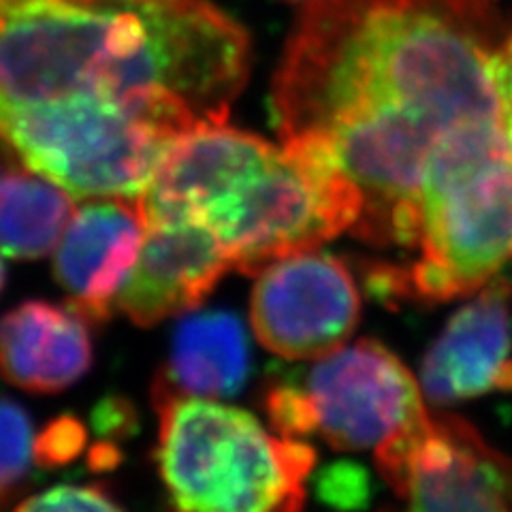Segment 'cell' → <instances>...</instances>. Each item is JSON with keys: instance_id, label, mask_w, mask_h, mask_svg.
Returning <instances> with one entry per match:
<instances>
[{"instance_id": "obj_1", "label": "cell", "mask_w": 512, "mask_h": 512, "mask_svg": "<svg viewBox=\"0 0 512 512\" xmlns=\"http://www.w3.org/2000/svg\"><path fill=\"white\" fill-rule=\"evenodd\" d=\"M487 0H308L274 82L282 146L355 192L357 235L414 248L444 160L512 137Z\"/></svg>"}, {"instance_id": "obj_2", "label": "cell", "mask_w": 512, "mask_h": 512, "mask_svg": "<svg viewBox=\"0 0 512 512\" xmlns=\"http://www.w3.org/2000/svg\"><path fill=\"white\" fill-rule=\"evenodd\" d=\"M248 69L246 32L201 0H0V143L73 199L137 201Z\"/></svg>"}, {"instance_id": "obj_3", "label": "cell", "mask_w": 512, "mask_h": 512, "mask_svg": "<svg viewBox=\"0 0 512 512\" xmlns=\"http://www.w3.org/2000/svg\"><path fill=\"white\" fill-rule=\"evenodd\" d=\"M137 203L146 224H203L244 274L316 250L361 216L348 186L284 146L224 124H199L175 141Z\"/></svg>"}, {"instance_id": "obj_4", "label": "cell", "mask_w": 512, "mask_h": 512, "mask_svg": "<svg viewBox=\"0 0 512 512\" xmlns=\"http://www.w3.org/2000/svg\"><path fill=\"white\" fill-rule=\"evenodd\" d=\"M158 472L173 512H301L314 448L252 414L154 384Z\"/></svg>"}, {"instance_id": "obj_5", "label": "cell", "mask_w": 512, "mask_h": 512, "mask_svg": "<svg viewBox=\"0 0 512 512\" xmlns=\"http://www.w3.org/2000/svg\"><path fill=\"white\" fill-rule=\"evenodd\" d=\"M267 410L282 436L316 434L344 451L374 453L429 414L408 367L376 340L318 357L299 387L267 393Z\"/></svg>"}, {"instance_id": "obj_6", "label": "cell", "mask_w": 512, "mask_h": 512, "mask_svg": "<svg viewBox=\"0 0 512 512\" xmlns=\"http://www.w3.org/2000/svg\"><path fill=\"white\" fill-rule=\"evenodd\" d=\"M404 512H512V461L455 416H431L374 453Z\"/></svg>"}, {"instance_id": "obj_7", "label": "cell", "mask_w": 512, "mask_h": 512, "mask_svg": "<svg viewBox=\"0 0 512 512\" xmlns=\"http://www.w3.org/2000/svg\"><path fill=\"white\" fill-rule=\"evenodd\" d=\"M359 312L350 269L318 248L288 254L259 271L250 301L256 338L284 359H318L342 346Z\"/></svg>"}, {"instance_id": "obj_8", "label": "cell", "mask_w": 512, "mask_h": 512, "mask_svg": "<svg viewBox=\"0 0 512 512\" xmlns=\"http://www.w3.org/2000/svg\"><path fill=\"white\" fill-rule=\"evenodd\" d=\"M146 220L135 199H86L73 210L54 248V276L69 306L101 323L139 259Z\"/></svg>"}, {"instance_id": "obj_9", "label": "cell", "mask_w": 512, "mask_h": 512, "mask_svg": "<svg viewBox=\"0 0 512 512\" xmlns=\"http://www.w3.org/2000/svg\"><path fill=\"white\" fill-rule=\"evenodd\" d=\"M231 269L227 250L203 224H146L139 259L116 299V310L139 327L158 325L197 308Z\"/></svg>"}, {"instance_id": "obj_10", "label": "cell", "mask_w": 512, "mask_h": 512, "mask_svg": "<svg viewBox=\"0 0 512 512\" xmlns=\"http://www.w3.org/2000/svg\"><path fill=\"white\" fill-rule=\"evenodd\" d=\"M421 382L434 404L512 391L510 291L502 278L480 288L429 348Z\"/></svg>"}, {"instance_id": "obj_11", "label": "cell", "mask_w": 512, "mask_h": 512, "mask_svg": "<svg viewBox=\"0 0 512 512\" xmlns=\"http://www.w3.org/2000/svg\"><path fill=\"white\" fill-rule=\"evenodd\" d=\"M92 365L88 320L47 301L20 303L0 318V374L32 393H60Z\"/></svg>"}, {"instance_id": "obj_12", "label": "cell", "mask_w": 512, "mask_h": 512, "mask_svg": "<svg viewBox=\"0 0 512 512\" xmlns=\"http://www.w3.org/2000/svg\"><path fill=\"white\" fill-rule=\"evenodd\" d=\"M250 367L246 331L229 312H201L175 329L167 372L156 382L201 397H227L244 387Z\"/></svg>"}, {"instance_id": "obj_13", "label": "cell", "mask_w": 512, "mask_h": 512, "mask_svg": "<svg viewBox=\"0 0 512 512\" xmlns=\"http://www.w3.org/2000/svg\"><path fill=\"white\" fill-rule=\"evenodd\" d=\"M0 143V250L13 259L52 252L73 214L71 195Z\"/></svg>"}, {"instance_id": "obj_14", "label": "cell", "mask_w": 512, "mask_h": 512, "mask_svg": "<svg viewBox=\"0 0 512 512\" xmlns=\"http://www.w3.org/2000/svg\"><path fill=\"white\" fill-rule=\"evenodd\" d=\"M35 463V436L22 406L0 397V508L26 480Z\"/></svg>"}, {"instance_id": "obj_15", "label": "cell", "mask_w": 512, "mask_h": 512, "mask_svg": "<svg viewBox=\"0 0 512 512\" xmlns=\"http://www.w3.org/2000/svg\"><path fill=\"white\" fill-rule=\"evenodd\" d=\"M15 512H122L99 487L58 485L24 500Z\"/></svg>"}, {"instance_id": "obj_16", "label": "cell", "mask_w": 512, "mask_h": 512, "mask_svg": "<svg viewBox=\"0 0 512 512\" xmlns=\"http://www.w3.org/2000/svg\"><path fill=\"white\" fill-rule=\"evenodd\" d=\"M86 446V427L75 416H58L35 436V461L43 468H56L73 461Z\"/></svg>"}, {"instance_id": "obj_17", "label": "cell", "mask_w": 512, "mask_h": 512, "mask_svg": "<svg viewBox=\"0 0 512 512\" xmlns=\"http://www.w3.org/2000/svg\"><path fill=\"white\" fill-rule=\"evenodd\" d=\"M495 71H498V84H500V92L506 107L508 128L512 135V30L502 41V47L498 52V67H495Z\"/></svg>"}, {"instance_id": "obj_18", "label": "cell", "mask_w": 512, "mask_h": 512, "mask_svg": "<svg viewBox=\"0 0 512 512\" xmlns=\"http://www.w3.org/2000/svg\"><path fill=\"white\" fill-rule=\"evenodd\" d=\"M3 286H5V265L0 261V291H3Z\"/></svg>"}, {"instance_id": "obj_19", "label": "cell", "mask_w": 512, "mask_h": 512, "mask_svg": "<svg viewBox=\"0 0 512 512\" xmlns=\"http://www.w3.org/2000/svg\"><path fill=\"white\" fill-rule=\"evenodd\" d=\"M101 3H141V0H101Z\"/></svg>"}, {"instance_id": "obj_20", "label": "cell", "mask_w": 512, "mask_h": 512, "mask_svg": "<svg viewBox=\"0 0 512 512\" xmlns=\"http://www.w3.org/2000/svg\"><path fill=\"white\" fill-rule=\"evenodd\" d=\"M286 3H306V0H286Z\"/></svg>"}]
</instances>
